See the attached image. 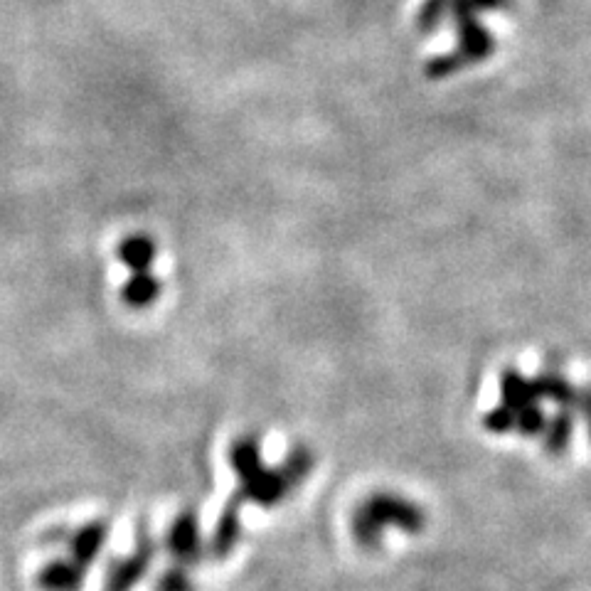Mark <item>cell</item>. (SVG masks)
Here are the masks:
<instances>
[{"instance_id": "ba28073f", "label": "cell", "mask_w": 591, "mask_h": 591, "mask_svg": "<svg viewBox=\"0 0 591 591\" xmlns=\"http://www.w3.org/2000/svg\"><path fill=\"white\" fill-rule=\"evenodd\" d=\"M119 259L129 266L131 276L151 274L153 259H156V242L148 234H129L119 244Z\"/></svg>"}, {"instance_id": "5bb4252c", "label": "cell", "mask_w": 591, "mask_h": 591, "mask_svg": "<svg viewBox=\"0 0 591 591\" xmlns=\"http://www.w3.org/2000/svg\"><path fill=\"white\" fill-rule=\"evenodd\" d=\"M451 3L454 0H427V5L422 8V13H419V28L427 33V30H434L436 25L441 23V18L446 15V10L451 8Z\"/></svg>"}, {"instance_id": "7c38bea8", "label": "cell", "mask_w": 591, "mask_h": 591, "mask_svg": "<svg viewBox=\"0 0 591 591\" xmlns=\"http://www.w3.org/2000/svg\"><path fill=\"white\" fill-rule=\"evenodd\" d=\"M153 591H195V584L185 572V567H170L158 577Z\"/></svg>"}, {"instance_id": "5b68a950", "label": "cell", "mask_w": 591, "mask_h": 591, "mask_svg": "<svg viewBox=\"0 0 591 591\" xmlns=\"http://www.w3.org/2000/svg\"><path fill=\"white\" fill-rule=\"evenodd\" d=\"M242 495L234 491V495L227 500L225 510H222L220 520H217L215 532H212L210 555L215 559H227L237 547L239 537H242Z\"/></svg>"}, {"instance_id": "4fadbf2b", "label": "cell", "mask_w": 591, "mask_h": 591, "mask_svg": "<svg viewBox=\"0 0 591 591\" xmlns=\"http://www.w3.org/2000/svg\"><path fill=\"white\" fill-rule=\"evenodd\" d=\"M545 414H542L540 404H532V407L523 409V412L515 417V429L523 431L525 436H537L545 429Z\"/></svg>"}, {"instance_id": "9a60e30c", "label": "cell", "mask_w": 591, "mask_h": 591, "mask_svg": "<svg viewBox=\"0 0 591 591\" xmlns=\"http://www.w3.org/2000/svg\"><path fill=\"white\" fill-rule=\"evenodd\" d=\"M579 412L587 417V424H589V436H591V390H584L582 397H579Z\"/></svg>"}, {"instance_id": "277c9868", "label": "cell", "mask_w": 591, "mask_h": 591, "mask_svg": "<svg viewBox=\"0 0 591 591\" xmlns=\"http://www.w3.org/2000/svg\"><path fill=\"white\" fill-rule=\"evenodd\" d=\"M165 547H168L170 557L178 562V567H193L202 555V535L197 515L190 508L180 510L175 520L168 527L165 535Z\"/></svg>"}, {"instance_id": "8fae6325", "label": "cell", "mask_w": 591, "mask_h": 591, "mask_svg": "<svg viewBox=\"0 0 591 591\" xmlns=\"http://www.w3.org/2000/svg\"><path fill=\"white\" fill-rule=\"evenodd\" d=\"M572 429H574V419L569 414V409H562L557 417H552V422L545 424V449L550 451L552 456H562L567 451L569 441H572Z\"/></svg>"}, {"instance_id": "6da1fadb", "label": "cell", "mask_w": 591, "mask_h": 591, "mask_svg": "<svg viewBox=\"0 0 591 591\" xmlns=\"http://www.w3.org/2000/svg\"><path fill=\"white\" fill-rule=\"evenodd\" d=\"M394 525L399 530L417 535L427 525V515L417 503L399 495L377 493L370 495L353 515V537L362 547H377L385 535V527Z\"/></svg>"}, {"instance_id": "30bf717a", "label": "cell", "mask_w": 591, "mask_h": 591, "mask_svg": "<svg viewBox=\"0 0 591 591\" xmlns=\"http://www.w3.org/2000/svg\"><path fill=\"white\" fill-rule=\"evenodd\" d=\"M161 291H163L161 279H156L153 274H146V276H131V279L126 281L121 296H124L126 306L146 308L151 306V303H156V298L161 296Z\"/></svg>"}, {"instance_id": "3957f363", "label": "cell", "mask_w": 591, "mask_h": 591, "mask_svg": "<svg viewBox=\"0 0 591 591\" xmlns=\"http://www.w3.org/2000/svg\"><path fill=\"white\" fill-rule=\"evenodd\" d=\"M153 557H156V542H153L151 532L146 523H141V530L136 535V547L129 557L114 559L109 564V572L104 579V591H133L136 584L146 577L151 569Z\"/></svg>"}, {"instance_id": "7a4b0ae2", "label": "cell", "mask_w": 591, "mask_h": 591, "mask_svg": "<svg viewBox=\"0 0 591 591\" xmlns=\"http://www.w3.org/2000/svg\"><path fill=\"white\" fill-rule=\"evenodd\" d=\"M505 5H508V0H454L451 10H454V18L456 23H459L461 45L454 55H444L431 60L427 67L429 77H446V74L456 72V69H461L463 65L486 60L495 50V45L491 35H488V30H483L481 25L476 23V15L481 13V10L505 8Z\"/></svg>"}, {"instance_id": "9c48e42d", "label": "cell", "mask_w": 591, "mask_h": 591, "mask_svg": "<svg viewBox=\"0 0 591 591\" xmlns=\"http://www.w3.org/2000/svg\"><path fill=\"white\" fill-rule=\"evenodd\" d=\"M532 387H535L537 397L540 399H552V402L559 404L562 409H577L579 407V397L582 392L574 390L557 370H545L537 380H532Z\"/></svg>"}, {"instance_id": "52a82bcc", "label": "cell", "mask_w": 591, "mask_h": 591, "mask_svg": "<svg viewBox=\"0 0 591 591\" xmlns=\"http://www.w3.org/2000/svg\"><path fill=\"white\" fill-rule=\"evenodd\" d=\"M89 569L74 562L72 557L50 559L45 567L37 572V587L42 591H82L87 582Z\"/></svg>"}, {"instance_id": "8992f818", "label": "cell", "mask_w": 591, "mask_h": 591, "mask_svg": "<svg viewBox=\"0 0 591 591\" xmlns=\"http://www.w3.org/2000/svg\"><path fill=\"white\" fill-rule=\"evenodd\" d=\"M106 540H109V523L106 520H89L87 525L77 527L67 537L69 557L77 564H82L84 569H89L99 559L101 550L106 547Z\"/></svg>"}]
</instances>
